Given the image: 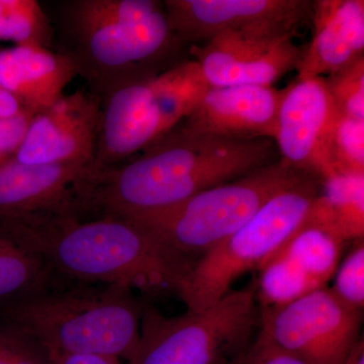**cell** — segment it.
Listing matches in <instances>:
<instances>
[{
	"mask_svg": "<svg viewBox=\"0 0 364 364\" xmlns=\"http://www.w3.org/2000/svg\"><path fill=\"white\" fill-rule=\"evenodd\" d=\"M257 296L260 306L287 305L318 289L303 270L284 253L277 251L259 269Z\"/></svg>",
	"mask_w": 364,
	"mask_h": 364,
	"instance_id": "obj_22",
	"label": "cell"
},
{
	"mask_svg": "<svg viewBox=\"0 0 364 364\" xmlns=\"http://www.w3.org/2000/svg\"><path fill=\"white\" fill-rule=\"evenodd\" d=\"M56 364H122L121 360L109 356L100 355H61Z\"/></svg>",
	"mask_w": 364,
	"mask_h": 364,
	"instance_id": "obj_29",
	"label": "cell"
},
{
	"mask_svg": "<svg viewBox=\"0 0 364 364\" xmlns=\"http://www.w3.org/2000/svg\"><path fill=\"white\" fill-rule=\"evenodd\" d=\"M313 37L301 50L298 78L328 77L364 57L363 0L313 1Z\"/></svg>",
	"mask_w": 364,
	"mask_h": 364,
	"instance_id": "obj_16",
	"label": "cell"
},
{
	"mask_svg": "<svg viewBox=\"0 0 364 364\" xmlns=\"http://www.w3.org/2000/svg\"><path fill=\"white\" fill-rule=\"evenodd\" d=\"M102 100L77 90L33 114L16 159L25 164H91L100 134Z\"/></svg>",
	"mask_w": 364,
	"mask_h": 364,
	"instance_id": "obj_13",
	"label": "cell"
},
{
	"mask_svg": "<svg viewBox=\"0 0 364 364\" xmlns=\"http://www.w3.org/2000/svg\"><path fill=\"white\" fill-rule=\"evenodd\" d=\"M75 76L70 60L51 49L14 46L0 50V85L33 114L44 111L63 97Z\"/></svg>",
	"mask_w": 364,
	"mask_h": 364,
	"instance_id": "obj_17",
	"label": "cell"
},
{
	"mask_svg": "<svg viewBox=\"0 0 364 364\" xmlns=\"http://www.w3.org/2000/svg\"><path fill=\"white\" fill-rule=\"evenodd\" d=\"M363 312L322 287L287 305L259 306V334L306 364H344L360 341Z\"/></svg>",
	"mask_w": 364,
	"mask_h": 364,
	"instance_id": "obj_9",
	"label": "cell"
},
{
	"mask_svg": "<svg viewBox=\"0 0 364 364\" xmlns=\"http://www.w3.org/2000/svg\"><path fill=\"white\" fill-rule=\"evenodd\" d=\"M344 364H364V344L363 339L356 344L350 355L348 356Z\"/></svg>",
	"mask_w": 364,
	"mask_h": 364,
	"instance_id": "obj_31",
	"label": "cell"
},
{
	"mask_svg": "<svg viewBox=\"0 0 364 364\" xmlns=\"http://www.w3.org/2000/svg\"><path fill=\"white\" fill-rule=\"evenodd\" d=\"M55 279L45 258L0 220V299L48 286Z\"/></svg>",
	"mask_w": 364,
	"mask_h": 364,
	"instance_id": "obj_19",
	"label": "cell"
},
{
	"mask_svg": "<svg viewBox=\"0 0 364 364\" xmlns=\"http://www.w3.org/2000/svg\"><path fill=\"white\" fill-rule=\"evenodd\" d=\"M325 78L337 114L364 121V57Z\"/></svg>",
	"mask_w": 364,
	"mask_h": 364,
	"instance_id": "obj_24",
	"label": "cell"
},
{
	"mask_svg": "<svg viewBox=\"0 0 364 364\" xmlns=\"http://www.w3.org/2000/svg\"><path fill=\"white\" fill-rule=\"evenodd\" d=\"M56 360L44 345L0 318V364H56Z\"/></svg>",
	"mask_w": 364,
	"mask_h": 364,
	"instance_id": "obj_25",
	"label": "cell"
},
{
	"mask_svg": "<svg viewBox=\"0 0 364 364\" xmlns=\"http://www.w3.org/2000/svg\"><path fill=\"white\" fill-rule=\"evenodd\" d=\"M306 224L322 228L346 243L364 235V173H334L320 181Z\"/></svg>",
	"mask_w": 364,
	"mask_h": 364,
	"instance_id": "obj_18",
	"label": "cell"
},
{
	"mask_svg": "<svg viewBox=\"0 0 364 364\" xmlns=\"http://www.w3.org/2000/svg\"><path fill=\"white\" fill-rule=\"evenodd\" d=\"M92 172L91 164H25L11 158L0 167V220L77 215L79 195Z\"/></svg>",
	"mask_w": 364,
	"mask_h": 364,
	"instance_id": "obj_15",
	"label": "cell"
},
{
	"mask_svg": "<svg viewBox=\"0 0 364 364\" xmlns=\"http://www.w3.org/2000/svg\"><path fill=\"white\" fill-rule=\"evenodd\" d=\"M191 49L208 86H273L296 68L301 48L279 28L225 32Z\"/></svg>",
	"mask_w": 364,
	"mask_h": 364,
	"instance_id": "obj_10",
	"label": "cell"
},
{
	"mask_svg": "<svg viewBox=\"0 0 364 364\" xmlns=\"http://www.w3.org/2000/svg\"><path fill=\"white\" fill-rule=\"evenodd\" d=\"M233 364H306L282 350L258 333L257 338Z\"/></svg>",
	"mask_w": 364,
	"mask_h": 364,
	"instance_id": "obj_28",
	"label": "cell"
},
{
	"mask_svg": "<svg viewBox=\"0 0 364 364\" xmlns=\"http://www.w3.org/2000/svg\"><path fill=\"white\" fill-rule=\"evenodd\" d=\"M4 221L45 258L59 282L178 296L195 263L147 228L124 218L81 219L62 213Z\"/></svg>",
	"mask_w": 364,
	"mask_h": 364,
	"instance_id": "obj_2",
	"label": "cell"
},
{
	"mask_svg": "<svg viewBox=\"0 0 364 364\" xmlns=\"http://www.w3.org/2000/svg\"><path fill=\"white\" fill-rule=\"evenodd\" d=\"M146 304L116 284L48 286L0 299V318L61 355L132 358L140 338Z\"/></svg>",
	"mask_w": 364,
	"mask_h": 364,
	"instance_id": "obj_4",
	"label": "cell"
},
{
	"mask_svg": "<svg viewBox=\"0 0 364 364\" xmlns=\"http://www.w3.org/2000/svg\"><path fill=\"white\" fill-rule=\"evenodd\" d=\"M259 325L255 291H230L202 311L165 317L145 305L140 338L128 364H233Z\"/></svg>",
	"mask_w": 364,
	"mask_h": 364,
	"instance_id": "obj_8",
	"label": "cell"
},
{
	"mask_svg": "<svg viewBox=\"0 0 364 364\" xmlns=\"http://www.w3.org/2000/svg\"><path fill=\"white\" fill-rule=\"evenodd\" d=\"M277 156L270 139L196 135L177 126L138 157L92 173L79 196L78 214L83 219L130 218L163 210Z\"/></svg>",
	"mask_w": 364,
	"mask_h": 364,
	"instance_id": "obj_1",
	"label": "cell"
},
{
	"mask_svg": "<svg viewBox=\"0 0 364 364\" xmlns=\"http://www.w3.org/2000/svg\"><path fill=\"white\" fill-rule=\"evenodd\" d=\"M282 93L273 86H208L179 127L196 135L273 141Z\"/></svg>",
	"mask_w": 364,
	"mask_h": 364,
	"instance_id": "obj_14",
	"label": "cell"
},
{
	"mask_svg": "<svg viewBox=\"0 0 364 364\" xmlns=\"http://www.w3.org/2000/svg\"><path fill=\"white\" fill-rule=\"evenodd\" d=\"M344 246L345 242L334 235L305 223L279 251L291 258L322 289L334 277Z\"/></svg>",
	"mask_w": 364,
	"mask_h": 364,
	"instance_id": "obj_20",
	"label": "cell"
},
{
	"mask_svg": "<svg viewBox=\"0 0 364 364\" xmlns=\"http://www.w3.org/2000/svg\"><path fill=\"white\" fill-rule=\"evenodd\" d=\"M54 28L36 0H0V41L51 49Z\"/></svg>",
	"mask_w": 364,
	"mask_h": 364,
	"instance_id": "obj_21",
	"label": "cell"
},
{
	"mask_svg": "<svg viewBox=\"0 0 364 364\" xmlns=\"http://www.w3.org/2000/svg\"><path fill=\"white\" fill-rule=\"evenodd\" d=\"M170 28L184 45H200L225 32L279 28L294 32L311 20L306 0H166Z\"/></svg>",
	"mask_w": 364,
	"mask_h": 364,
	"instance_id": "obj_12",
	"label": "cell"
},
{
	"mask_svg": "<svg viewBox=\"0 0 364 364\" xmlns=\"http://www.w3.org/2000/svg\"><path fill=\"white\" fill-rule=\"evenodd\" d=\"M320 188L318 179L306 176L270 198L238 231L200 256L177 296L188 310L214 305L231 291L239 277L259 270L305 225Z\"/></svg>",
	"mask_w": 364,
	"mask_h": 364,
	"instance_id": "obj_7",
	"label": "cell"
},
{
	"mask_svg": "<svg viewBox=\"0 0 364 364\" xmlns=\"http://www.w3.org/2000/svg\"><path fill=\"white\" fill-rule=\"evenodd\" d=\"M340 301L352 310L363 312L364 306V244L363 239L354 241L346 257L339 263L330 287Z\"/></svg>",
	"mask_w": 364,
	"mask_h": 364,
	"instance_id": "obj_26",
	"label": "cell"
},
{
	"mask_svg": "<svg viewBox=\"0 0 364 364\" xmlns=\"http://www.w3.org/2000/svg\"><path fill=\"white\" fill-rule=\"evenodd\" d=\"M33 114L23 109L16 116L0 119V167L16 156Z\"/></svg>",
	"mask_w": 364,
	"mask_h": 364,
	"instance_id": "obj_27",
	"label": "cell"
},
{
	"mask_svg": "<svg viewBox=\"0 0 364 364\" xmlns=\"http://www.w3.org/2000/svg\"><path fill=\"white\" fill-rule=\"evenodd\" d=\"M282 90L273 138L280 159L320 181L331 176L328 141L336 109L326 78H296Z\"/></svg>",
	"mask_w": 364,
	"mask_h": 364,
	"instance_id": "obj_11",
	"label": "cell"
},
{
	"mask_svg": "<svg viewBox=\"0 0 364 364\" xmlns=\"http://www.w3.org/2000/svg\"><path fill=\"white\" fill-rule=\"evenodd\" d=\"M20 102L0 85V119H9L23 112Z\"/></svg>",
	"mask_w": 364,
	"mask_h": 364,
	"instance_id": "obj_30",
	"label": "cell"
},
{
	"mask_svg": "<svg viewBox=\"0 0 364 364\" xmlns=\"http://www.w3.org/2000/svg\"><path fill=\"white\" fill-rule=\"evenodd\" d=\"M55 6L58 51L100 100L178 62L183 43L170 28L163 1L70 0Z\"/></svg>",
	"mask_w": 364,
	"mask_h": 364,
	"instance_id": "obj_3",
	"label": "cell"
},
{
	"mask_svg": "<svg viewBox=\"0 0 364 364\" xmlns=\"http://www.w3.org/2000/svg\"><path fill=\"white\" fill-rule=\"evenodd\" d=\"M306 176L279 158L172 207L124 219L147 228L177 253L196 262L238 231L270 198Z\"/></svg>",
	"mask_w": 364,
	"mask_h": 364,
	"instance_id": "obj_5",
	"label": "cell"
},
{
	"mask_svg": "<svg viewBox=\"0 0 364 364\" xmlns=\"http://www.w3.org/2000/svg\"><path fill=\"white\" fill-rule=\"evenodd\" d=\"M208 87L198 63L189 60L102 100L93 173L130 159L173 130Z\"/></svg>",
	"mask_w": 364,
	"mask_h": 364,
	"instance_id": "obj_6",
	"label": "cell"
},
{
	"mask_svg": "<svg viewBox=\"0 0 364 364\" xmlns=\"http://www.w3.org/2000/svg\"><path fill=\"white\" fill-rule=\"evenodd\" d=\"M328 158L334 173H364V121L336 112L328 141Z\"/></svg>",
	"mask_w": 364,
	"mask_h": 364,
	"instance_id": "obj_23",
	"label": "cell"
}]
</instances>
